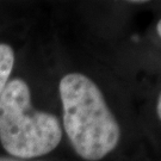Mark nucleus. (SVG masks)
<instances>
[{
  "instance_id": "obj_6",
  "label": "nucleus",
  "mask_w": 161,
  "mask_h": 161,
  "mask_svg": "<svg viewBox=\"0 0 161 161\" xmlns=\"http://www.w3.org/2000/svg\"><path fill=\"white\" fill-rule=\"evenodd\" d=\"M0 161H19V160H14V159H10V158H3V156H0Z\"/></svg>"
},
{
  "instance_id": "obj_1",
  "label": "nucleus",
  "mask_w": 161,
  "mask_h": 161,
  "mask_svg": "<svg viewBox=\"0 0 161 161\" xmlns=\"http://www.w3.org/2000/svg\"><path fill=\"white\" fill-rule=\"evenodd\" d=\"M64 128L76 154L98 161L117 147L119 125L99 87L81 73L64 75L58 85Z\"/></svg>"
},
{
  "instance_id": "obj_5",
  "label": "nucleus",
  "mask_w": 161,
  "mask_h": 161,
  "mask_svg": "<svg viewBox=\"0 0 161 161\" xmlns=\"http://www.w3.org/2000/svg\"><path fill=\"white\" fill-rule=\"evenodd\" d=\"M156 30H158V34L160 35L161 37V19L159 20V23H158V26H156Z\"/></svg>"
},
{
  "instance_id": "obj_3",
  "label": "nucleus",
  "mask_w": 161,
  "mask_h": 161,
  "mask_svg": "<svg viewBox=\"0 0 161 161\" xmlns=\"http://www.w3.org/2000/svg\"><path fill=\"white\" fill-rule=\"evenodd\" d=\"M14 64V52L6 43H0V94L10 81Z\"/></svg>"
},
{
  "instance_id": "obj_4",
  "label": "nucleus",
  "mask_w": 161,
  "mask_h": 161,
  "mask_svg": "<svg viewBox=\"0 0 161 161\" xmlns=\"http://www.w3.org/2000/svg\"><path fill=\"white\" fill-rule=\"evenodd\" d=\"M158 114H159V116H160V118H161V94H160V97H159V100H158Z\"/></svg>"
},
{
  "instance_id": "obj_2",
  "label": "nucleus",
  "mask_w": 161,
  "mask_h": 161,
  "mask_svg": "<svg viewBox=\"0 0 161 161\" xmlns=\"http://www.w3.org/2000/svg\"><path fill=\"white\" fill-rule=\"evenodd\" d=\"M62 129L58 117L32 108L23 79H12L0 94V143L14 158L46 155L58 146Z\"/></svg>"
}]
</instances>
